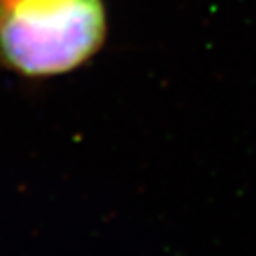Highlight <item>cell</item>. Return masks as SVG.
<instances>
[{
  "label": "cell",
  "mask_w": 256,
  "mask_h": 256,
  "mask_svg": "<svg viewBox=\"0 0 256 256\" xmlns=\"http://www.w3.org/2000/svg\"><path fill=\"white\" fill-rule=\"evenodd\" d=\"M102 0H0V54L28 76L74 70L105 37Z\"/></svg>",
  "instance_id": "6da1fadb"
}]
</instances>
